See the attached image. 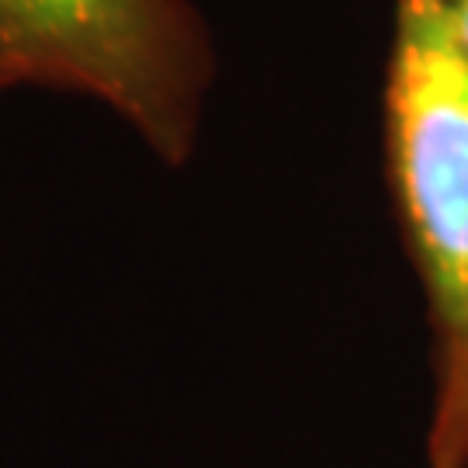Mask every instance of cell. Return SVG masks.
<instances>
[{"label": "cell", "mask_w": 468, "mask_h": 468, "mask_svg": "<svg viewBox=\"0 0 468 468\" xmlns=\"http://www.w3.org/2000/svg\"><path fill=\"white\" fill-rule=\"evenodd\" d=\"M388 174L434 330L427 468H468V56L437 0H396Z\"/></svg>", "instance_id": "obj_1"}, {"label": "cell", "mask_w": 468, "mask_h": 468, "mask_svg": "<svg viewBox=\"0 0 468 468\" xmlns=\"http://www.w3.org/2000/svg\"><path fill=\"white\" fill-rule=\"evenodd\" d=\"M21 84L101 101L167 164L195 153L212 46L191 0H0Z\"/></svg>", "instance_id": "obj_2"}, {"label": "cell", "mask_w": 468, "mask_h": 468, "mask_svg": "<svg viewBox=\"0 0 468 468\" xmlns=\"http://www.w3.org/2000/svg\"><path fill=\"white\" fill-rule=\"evenodd\" d=\"M437 7L448 21V32L454 35V42L468 56V0H437Z\"/></svg>", "instance_id": "obj_3"}, {"label": "cell", "mask_w": 468, "mask_h": 468, "mask_svg": "<svg viewBox=\"0 0 468 468\" xmlns=\"http://www.w3.org/2000/svg\"><path fill=\"white\" fill-rule=\"evenodd\" d=\"M21 84V73H17L15 59H11V52H7V46L0 42V90L4 87H15Z\"/></svg>", "instance_id": "obj_4"}]
</instances>
